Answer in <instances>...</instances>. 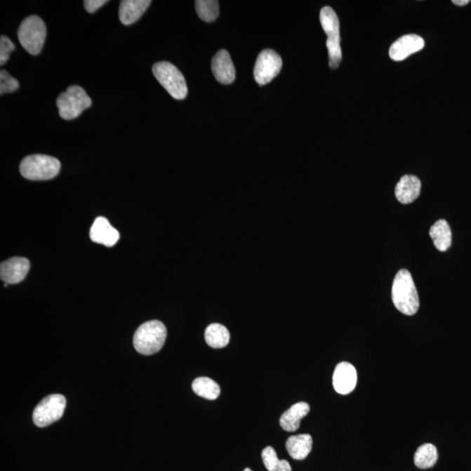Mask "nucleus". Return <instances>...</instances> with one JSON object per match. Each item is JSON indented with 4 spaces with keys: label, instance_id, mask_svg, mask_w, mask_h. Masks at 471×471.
<instances>
[{
    "label": "nucleus",
    "instance_id": "nucleus-1",
    "mask_svg": "<svg viewBox=\"0 0 471 471\" xmlns=\"http://www.w3.org/2000/svg\"><path fill=\"white\" fill-rule=\"evenodd\" d=\"M392 300L397 310L405 315L411 316L418 311V293L408 270L402 269L395 275L392 286Z\"/></svg>",
    "mask_w": 471,
    "mask_h": 471
},
{
    "label": "nucleus",
    "instance_id": "nucleus-2",
    "mask_svg": "<svg viewBox=\"0 0 471 471\" xmlns=\"http://www.w3.org/2000/svg\"><path fill=\"white\" fill-rule=\"evenodd\" d=\"M166 338L167 329L164 323L150 321L143 323L136 330L133 343L139 354L151 355L163 348Z\"/></svg>",
    "mask_w": 471,
    "mask_h": 471
},
{
    "label": "nucleus",
    "instance_id": "nucleus-3",
    "mask_svg": "<svg viewBox=\"0 0 471 471\" xmlns=\"http://www.w3.org/2000/svg\"><path fill=\"white\" fill-rule=\"evenodd\" d=\"M61 165L57 158L46 154H31L25 157L20 165V174L31 181H46L60 173Z\"/></svg>",
    "mask_w": 471,
    "mask_h": 471
},
{
    "label": "nucleus",
    "instance_id": "nucleus-4",
    "mask_svg": "<svg viewBox=\"0 0 471 471\" xmlns=\"http://www.w3.org/2000/svg\"><path fill=\"white\" fill-rule=\"evenodd\" d=\"M319 20L327 36L326 48L329 50V67L331 69H337L343 60L339 18L333 8L330 6H325L321 11Z\"/></svg>",
    "mask_w": 471,
    "mask_h": 471
},
{
    "label": "nucleus",
    "instance_id": "nucleus-5",
    "mask_svg": "<svg viewBox=\"0 0 471 471\" xmlns=\"http://www.w3.org/2000/svg\"><path fill=\"white\" fill-rule=\"evenodd\" d=\"M46 38V24L39 16L26 18L18 29V39L21 46L32 55H38L41 52Z\"/></svg>",
    "mask_w": 471,
    "mask_h": 471
},
{
    "label": "nucleus",
    "instance_id": "nucleus-6",
    "mask_svg": "<svg viewBox=\"0 0 471 471\" xmlns=\"http://www.w3.org/2000/svg\"><path fill=\"white\" fill-rule=\"evenodd\" d=\"M153 74L159 84L175 100H185L188 95L186 81L181 72L168 61H160L154 65Z\"/></svg>",
    "mask_w": 471,
    "mask_h": 471
},
{
    "label": "nucleus",
    "instance_id": "nucleus-7",
    "mask_svg": "<svg viewBox=\"0 0 471 471\" xmlns=\"http://www.w3.org/2000/svg\"><path fill=\"white\" fill-rule=\"evenodd\" d=\"M60 117L70 121L81 116L84 110L92 105V100L80 86H70L66 92L61 93L57 99Z\"/></svg>",
    "mask_w": 471,
    "mask_h": 471
},
{
    "label": "nucleus",
    "instance_id": "nucleus-8",
    "mask_svg": "<svg viewBox=\"0 0 471 471\" xmlns=\"http://www.w3.org/2000/svg\"><path fill=\"white\" fill-rule=\"evenodd\" d=\"M66 405V398L62 394H55L45 397L35 408L32 415L35 425L44 427L56 423L62 417Z\"/></svg>",
    "mask_w": 471,
    "mask_h": 471
},
{
    "label": "nucleus",
    "instance_id": "nucleus-9",
    "mask_svg": "<svg viewBox=\"0 0 471 471\" xmlns=\"http://www.w3.org/2000/svg\"><path fill=\"white\" fill-rule=\"evenodd\" d=\"M282 59L278 53L265 49L258 56L254 67V79L260 86L270 84L278 77L282 68Z\"/></svg>",
    "mask_w": 471,
    "mask_h": 471
},
{
    "label": "nucleus",
    "instance_id": "nucleus-10",
    "mask_svg": "<svg viewBox=\"0 0 471 471\" xmlns=\"http://www.w3.org/2000/svg\"><path fill=\"white\" fill-rule=\"evenodd\" d=\"M425 46V42L417 34H406L394 41L390 48V57L394 61H402L409 56L420 51Z\"/></svg>",
    "mask_w": 471,
    "mask_h": 471
},
{
    "label": "nucleus",
    "instance_id": "nucleus-11",
    "mask_svg": "<svg viewBox=\"0 0 471 471\" xmlns=\"http://www.w3.org/2000/svg\"><path fill=\"white\" fill-rule=\"evenodd\" d=\"M30 270V262L26 258L15 257L0 265V278L6 284H19L26 278Z\"/></svg>",
    "mask_w": 471,
    "mask_h": 471
},
{
    "label": "nucleus",
    "instance_id": "nucleus-12",
    "mask_svg": "<svg viewBox=\"0 0 471 471\" xmlns=\"http://www.w3.org/2000/svg\"><path fill=\"white\" fill-rule=\"evenodd\" d=\"M357 384V371L348 362H340L336 366L333 376V385L338 394H348L354 390Z\"/></svg>",
    "mask_w": 471,
    "mask_h": 471
},
{
    "label": "nucleus",
    "instance_id": "nucleus-13",
    "mask_svg": "<svg viewBox=\"0 0 471 471\" xmlns=\"http://www.w3.org/2000/svg\"><path fill=\"white\" fill-rule=\"evenodd\" d=\"M212 73L218 82L224 85L232 84L236 79V69L231 56L226 50H220L212 59Z\"/></svg>",
    "mask_w": 471,
    "mask_h": 471
},
{
    "label": "nucleus",
    "instance_id": "nucleus-14",
    "mask_svg": "<svg viewBox=\"0 0 471 471\" xmlns=\"http://www.w3.org/2000/svg\"><path fill=\"white\" fill-rule=\"evenodd\" d=\"M90 239L93 242L112 247L118 242L120 234L107 218L99 217L95 219L90 229Z\"/></svg>",
    "mask_w": 471,
    "mask_h": 471
},
{
    "label": "nucleus",
    "instance_id": "nucleus-15",
    "mask_svg": "<svg viewBox=\"0 0 471 471\" xmlns=\"http://www.w3.org/2000/svg\"><path fill=\"white\" fill-rule=\"evenodd\" d=\"M150 0H122L119 8V18L125 26H131L140 20L150 6Z\"/></svg>",
    "mask_w": 471,
    "mask_h": 471
},
{
    "label": "nucleus",
    "instance_id": "nucleus-16",
    "mask_svg": "<svg viewBox=\"0 0 471 471\" xmlns=\"http://www.w3.org/2000/svg\"><path fill=\"white\" fill-rule=\"evenodd\" d=\"M420 188L422 183L418 178L413 175H406L395 186V197L402 204H411L420 196Z\"/></svg>",
    "mask_w": 471,
    "mask_h": 471
},
{
    "label": "nucleus",
    "instance_id": "nucleus-17",
    "mask_svg": "<svg viewBox=\"0 0 471 471\" xmlns=\"http://www.w3.org/2000/svg\"><path fill=\"white\" fill-rule=\"evenodd\" d=\"M310 411V406L307 402H298L283 413L279 423L286 432H295L300 427L301 420Z\"/></svg>",
    "mask_w": 471,
    "mask_h": 471
},
{
    "label": "nucleus",
    "instance_id": "nucleus-18",
    "mask_svg": "<svg viewBox=\"0 0 471 471\" xmlns=\"http://www.w3.org/2000/svg\"><path fill=\"white\" fill-rule=\"evenodd\" d=\"M286 446L291 458L294 460H304L312 451V438L308 434L290 437L286 441Z\"/></svg>",
    "mask_w": 471,
    "mask_h": 471
},
{
    "label": "nucleus",
    "instance_id": "nucleus-19",
    "mask_svg": "<svg viewBox=\"0 0 471 471\" xmlns=\"http://www.w3.org/2000/svg\"><path fill=\"white\" fill-rule=\"evenodd\" d=\"M430 235L434 246L440 251H446L451 246L452 232L449 223L444 219L434 223L430 228Z\"/></svg>",
    "mask_w": 471,
    "mask_h": 471
},
{
    "label": "nucleus",
    "instance_id": "nucleus-20",
    "mask_svg": "<svg viewBox=\"0 0 471 471\" xmlns=\"http://www.w3.org/2000/svg\"><path fill=\"white\" fill-rule=\"evenodd\" d=\"M206 343L212 348H223L230 343V333L225 326L214 323L207 326L204 333Z\"/></svg>",
    "mask_w": 471,
    "mask_h": 471
},
{
    "label": "nucleus",
    "instance_id": "nucleus-21",
    "mask_svg": "<svg viewBox=\"0 0 471 471\" xmlns=\"http://www.w3.org/2000/svg\"><path fill=\"white\" fill-rule=\"evenodd\" d=\"M192 390L199 397L211 401L215 400L221 392L219 385L208 377H199L194 380Z\"/></svg>",
    "mask_w": 471,
    "mask_h": 471
},
{
    "label": "nucleus",
    "instance_id": "nucleus-22",
    "mask_svg": "<svg viewBox=\"0 0 471 471\" xmlns=\"http://www.w3.org/2000/svg\"><path fill=\"white\" fill-rule=\"evenodd\" d=\"M437 459L438 452L436 446L426 444L417 449L413 461L416 467L425 470L432 468L436 465Z\"/></svg>",
    "mask_w": 471,
    "mask_h": 471
},
{
    "label": "nucleus",
    "instance_id": "nucleus-23",
    "mask_svg": "<svg viewBox=\"0 0 471 471\" xmlns=\"http://www.w3.org/2000/svg\"><path fill=\"white\" fill-rule=\"evenodd\" d=\"M196 11L200 19L206 22H214L219 16V3L217 0H197Z\"/></svg>",
    "mask_w": 471,
    "mask_h": 471
},
{
    "label": "nucleus",
    "instance_id": "nucleus-24",
    "mask_svg": "<svg viewBox=\"0 0 471 471\" xmlns=\"http://www.w3.org/2000/svg\"><path fill=\"white\" fill-rule=\"evenodd\" d=\"M19 88V81L8 72L4 69L0 71V95L15 92Z\"/></svg>",
    "mask_w": 471,
    "mask_h": 471
},
{
    "label": "nucleus",
    "instance_id": "nucleus-25",
    "mask_svg": "<svg viewBox=\"0 0 471 471\" xmlns=\"http://www.w3.org/2000/svg\"><path fill=\"white\" fill-rule=\"evenodd\" d=\"M262 459H263L265 468L268 471H278V466L280 460L277 456L275 449L268 446L262 451Z\"/></svg>",
    "mask_w": 471,
    "mask_h": 471
},
{
    "label": "nucleus",
    "instance_id": "nucleus-26",
    "mask_svg": "<svg viewBox=\"0 0 471 471\" xmlns=\"http://www.w3.org/2000/svg\"><path fill=\"white\" fill-rule=\"evenodd\" d=\"M15 50V45L5 35L0 38V65L3 66L9 60L11 53Z\"/></svg>",
    "mask_w": 471,
    "mask_h": 471
},
{
    "label": "nucleus",
    "instance_id": "nucleus-27",
    "mask_svg": "<svg viewBox=\"0 0 471 471\" xmlns=\"http://www.w3.org/2000/svg\"><path fill=\"white\" fill-rule=\"evenodd\" d=\"M107 3V0H86L84 1V6L88 13H93Z\"/></svg>",
    "mask_w": 471,
    "mask_h": 471
},
{
    "label": "nucleus",
    "instance_id": "nucleus-28",
    "mask_svg": "<svg viewBox=\"0 0 471 471\" xmlns=\"http://www.w3.org/2000/svg\"><path fill=\"white\" fill-rule=\"evenodd\" d=\"M278 471H292V467H291L290 463L286 460H280Z\"/></svg>",
    "mask_w": 471,
    "mask_h": 471
},
{
    "label": "nucleus",
    "instance_id": "nucleus-29",
    "mask_svg": "<svg viewBox=\"0 0 471 471\" xmlns=\"http://www.w3.org/2000/svg\"><path fill=\"white\" fill-rule=\"evenodd\" d=\"M453 4H455L456 6H463L468 5L470 0H453Z\"/></svg>",
    "mask_w": 471,
    "mask_h": 471
},
{
    "label": "nucleus",
    "instance_id": "nucleus-30",
    "mask_svg": "<svg viewBox=\"0 0 471 471\" xmlns=\"http://www.w3.org/2000/svg\"><path fill=\"white\" fill-rule=\"evenodd\" d=\"M244 471H253V470H251V469H249V468H246V470H244Z\"/></svg>",
    "mask_w": 471,
    "mask_h": 471
}]
</instances>
